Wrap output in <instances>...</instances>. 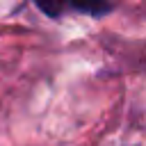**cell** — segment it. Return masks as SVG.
I'll return each mask as SVG.
<instances>
[{"instance_id":"6da1fadb","label":"cell","mask_w":146,"mask_h":146,"mask_svg":"<svg viewBox=\"0 0 146 146\" xmlns=\"http://www.w3.org/2000/svg\"><path fill=\"white\" fill-rule=\"evenodd\" d=\"M36 9H41L43 14H48L50 18H62V14L66 11H78V14H91V16H103L107 11H112V5L98 2V5H80V2H36Z\"/></svg>"}]
</instances>
